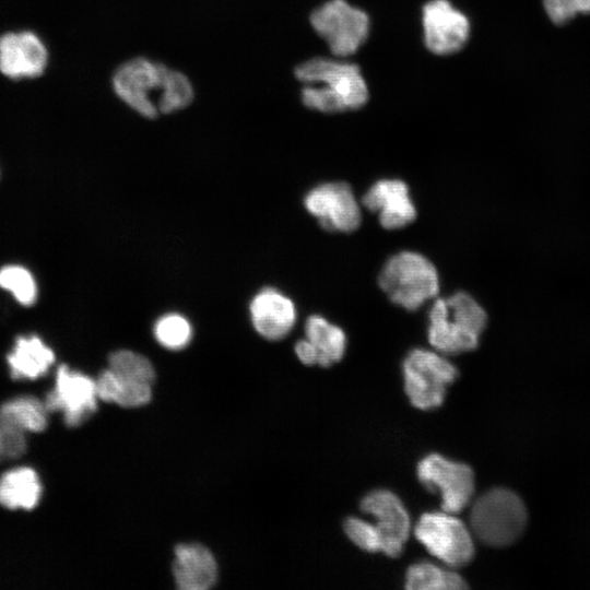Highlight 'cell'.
Returning a JSON list of instances; mask_svg holds the SVG:
<instances>
[{
    "instance_id": "20",
    "label": "cell",
    "mask_w": 590,
    "mask_h": 590,
    "mask_svg": "<svg viewBox=\"0 0 590 590\" xmlns=\"http://www.w3.org/2000/svg\"><path fill=\"white\" fill-rule=\"evenodd\" d=\"M42 496V484L37 473L30 468H19L0 479V504L8 509L31 510Z\"/></svg>"
},
{
    "instance_id": "31",
    "label": "cell",
    "mask_w": 590,
    "mask_h": 590,
    "mask_svg": "<svg viewBox=\"0 0 590 590\" xmlns=\"http://www.w3.org/2000/svg\"><path fill=\"white\" fill-rule=\"evenodd\" d=\"M0 460H3L1 434H0Z\"/></svg>"
},
{
    "instance_id": "14",
    "label": "cell",
    "mask_w": 590,
    "mask_h": 590,
    "mask_svg": "<svg viewBox=\"0 0 590 590\" xmlns=\"http://www.w3.org/2000/svg\"><path fill=\"white\" fill-rule=\"evenodd\" d=\"M362 203L378 214L379 223L386 229L404 227L416 217L409 187L400 179L376 181L363 196Z\"/></svg>"
},
{
    "instance_id": "21",
    "label": "cell",
    "mask_w": 590,
    "mask_h": 590,
    "mask_svg": "<svg viewBox=\"0 0 590 590\" xmlns=\"http://www.w3.org/2000/svg\"><path fill=\"white\" fill-rule=\"evenodd\" d=\"M98 399L114 402L125 408H138L151 400L152 386L132 381L116 375L111 369L104 370L96 380Z\"/></svg>"
},
{
    "instance_id": "30",
    "label": "cell",
    "mask_w": 590,
    "mask_h": 590,
    "mask_svg": "<svg viewBox=\"0 0 590 590\" xmlns=\"http://www.w3.org/2000/svg\"><path fill=\"white\" fill-rule=\"evenodd\" d=\"M3 460L17 459L26 450L25 433L19 428L0 424Z\"/></svg>"
},
{
    "instance_id": "24",
    "label": "cell",
    "mask_w": 590,
    "mask_h": 590,
    "mask_svg": "<svg viewBox=\"0 0 590 590\" xmlns=\"http://www.w3.org/2000/svg\"><path fill=\"white\" fill-rule=\"evenodd\" d=\"M193 98L194 90L187 75L168 68L157 105L160 114L168 115L185 109Z\"/></svg>"
},
{
    "instance_id": "8",
    "label": "cell",
    "mask_w": 590,
    "mask_h": 590,
    "mask_svg": "<svg viewBox=\"0 0 590 590\" xmlns=\"http://www.w3.org/2000/svg\"><path fill=\"white\" fill-rule=\"evenodd\" d=\"M417 476L430 492L440 494L444 511L457 515L473 497L474 473L468 464L430 453L418 462Z\"/></svg>"
},
{
    "instance_id": "13",
    "label": "cell",
    "mask_w": 590,
    "mask_h": 590,
    "mask_svg": "<svg viewBox=\"0 0 590 590\" xmlns=\"http://www.w3.org/2000/svg\"><path fill=\"white\" fill-rule=\"evenodd\" d=\"M48 51L33 32L7 33L0 37V72L10 79L36 78L43 74Z\"/></svg>"
},
{
    "instance_id": "25",
    "label": "cell",
    "mask_w": 590,
    "mask_h": 590,
    "mask_svg": "<svg viewBox=\"0 0 590 590\" xmlns=\"http://www.w3.org/2000/svg\"><path fill=\"white\" fill-rule=\"evenodd\" d=\"M108 361L109 369L119 377L153 385L155 371L145 356L129 350H120L111 353Z\"/></svg>"
},
{
    "instance_id": "23",
    "label": "cell",
    "mask_w": 590,
    "mask_h": 590,
    "mask_svg": "<svg viewBox=\"0 0 590 590\" xmlns=\"http://www.w3.org/2000/svg\"><path fill=\"white\" fill-rule=\"evenodd\" d=\"M467 587L459 574L429 562L411 565L405 575V589L409 590H462Z\"/></svg>"
},
{
    "instance_id": "6",
    "label": "cell",
    "mask_w": 590,
    "mask_h": 590,
    "mask_svg": "<svg viewBox=\"0 0 590 590\" xmlns=\"http://www.w3.org/2000/svg\"><path fill=\"white\" fill-rule=\"evenodd\" d=\"M310 24L335 57L355 54L368 37L366 12L345 0H330L310 13Z\"/></svg>"
},
{
    "instance_id": "2",
    "label": "cell",
    "mask_w": 590,
    "mask_h": 590,
    "mask_svg": "<svg viewBox=\"0 0 590 590\" xmlns=\"http://www.w3.org/2000/svg\"><path fill=\"white\" fill-rule=\"evenodd\" d=\"M378 283L390 300L406 310H416L439 292L436 267L422 253L401 251L384 264Z\"/></svg>"
},
{
    "instance_id": "11",
    "label": "cell",
    "mask_w": 590,
    "mask_h": 590,
    "mask_svg": "<svg viewBox=\"0 0 590 590\" xmlns=\"http://www.w3.org/2000/svg\"><path fill=\"white\" fill-rule=\"evenodd\" d=\"M422 23L426 48L439 56L451 55L464 47L470 22L448 0H430L423 5Z\"/></svg>"
},
{
    "instance_id": "27",
    "label": "cell",
    "mask_w": 590,
    "mask_h": 590,
    "mask_svg": "<svg viewBox=\"0 0 590 590\" xmlns=\"http://www.w3.org/2000/svg\"><path fill=\"white\" fill-rule=\"evenodd\" d=\"M154 334L158 343L169 350H180L191 340L190 322L179 314H167L154 326Z\"/></svg>"
},
{
    "instance_id": "16",
    "label": "cell",
    "mask_w": 590,
    "mask_h": 590,
    "mask_svg": "<svg viewBox=\"0 0 590 590\" xmlns=\"http://www.w3.org/2000/svg\"><path fill=\"white\" fill-rule=\"evenodd\" d=\"M427 337L430 345L446 355L472 351L480 339L450 312L445 298L436 299L429 309Z\"/></svg>"
},
{
    "instance_id": "15",
    "label": "cell",
    "mask_w": 590,
    "mask_h": 590,
    "mask_svg": "<svg viewBox=\"0 0 590 590\" xmlns=\"http://www.w3.org/2000/svg\"><path fill=\"white\" fill-rule=\"evenodd\" d=\"M250 317L256 331L268 340L286 337L296 321V308L291 298L275 288L260 291L250 303Z\"/></svg>"
},
{
    "instance_id": "7",
    "label": "cell",
    "mask_w": 590,
    "mask_h": 590,
    "mask_svg": "<svg viewBox=\"0 0 590 590\" xmlns=\"http://www.w3.org/2000/svg\"><path fill=\"white\" fill-rule=\"evenodd\" d=\"M414 534L433 556L449 567L464 566L474 556L473 533L455 514L444 510L423 514Z\"/></svg>"
},
{
    "instance_id": "10",
    "label": "cell",
    "mask_w": 590,
    "mask_h": 590,
    "mask_svg": "<svg viewBox=\"0 0 590 590\" xmlns=\"http://www.w3.org/2000/svg\"><path fill=\"white\" fill-rule=\"evenodd\" d=\"M96 381L62 365L57 370L56 385L45 400L48 412L61 411L68 426L82 424L97 408Z\"/></svg>"
},
{
    "instance_id": "9",
    "label": "cell",
    "mask_w": 590,
    "mask_h": 590,
    "mask_svg": "<svg viewBox=\"0 0 590 590\" xmlns=\"http://www.w3.org/2000/svg\"><path fill=\"white\" fill-rule=\"evenodd\" d=\"M304 204L328 232L351 233L361 225L359 204L351 187L343 181L316 186L305 196Z\"/></svg>"
},
{
    "instance_id": "22",
    "label": "cell",
    "mask_w": 590,
    "mask_h": 590,
    "mask_svg": "<svg viewBox=\"0 0 590 590\" xmlns=\"http://www.w3.org/2000/svg\"><path fill=\"white\" fill-rule=\"evenodd\" d=\"M48 410L44 402L33 397H21L5 402L0 408V424L27 432L46 428Z\"/></svg>"
},
{
    "instance_id": "1",
    "label": "cell",
    "mask_w": 590,
    "mask_h": 590,
    "mask_svg": "<svg viewBox=\"0 0 590 590\" xmlns=\"http://www.w3.org/2000/svg\"><path fill=\"white\" fill-rule=\"evenodd\" d=\"M295 76L305 85L303 104L321 113L358 109L369 97L359 67L354 63L316 57L296 67Z\"/></svg>"
},
{
    "instance_id": "17",
    "label": "cell",
    "mask_w": 590,
    "mask_h": 590,
    "mask_svg": "<svg viewBox=\"0 0 590 590\" xmlns=\"http://www.w3.org/2000/svg\"><path fill=\"white\" fill-rule=\"evenodd\" d=\"M173 574L179 589L205 590L216 581V562L200 544H180L175 550Z\"/></svg>"
},
{
    "instance_id": "28",
    "label": "cell",
    "mask_w": 590,
    "mask_h": 590,
    "mask_svg": "<svg viewBox=\"0 0 590 590\" xmlns=\"http://www.w3.org/2000/svg\"><path fill=\"white\" fill-rule=\"evenodd\" d=\"M344 532L359 548L369 553L381 552V538L374 523L351 517L344 522Z\"/></svg>"
},
{
    "instance_id": "12",
    "label": "cell",
    "mask_w": 590,
    "mask_h": 590,
    "mask_svg": "<svg viewBox=\"0 0 590 590\" xmlns=\"http://www.w3.org/2000/svg\"><path fill=\"white\" fill-rule=\"evenodd\" d=\"M361 509L375 519L381 552L390 557L399 556L411 529L409 514L399 497L386 489L373 491L362 499Z\"/></svg>"
},
{
    "instance_id": "26",
    "label": "cell",
    "mask_w": 590,
    "mask_h": 590,
    "mask_svg": "<svg viewBox=\"0 0 590 590\" xmlns=\"http://www.w3.org/2000/svg\"><path fill=\"white\" fill-rule=\"evenodd\" d=\"M0 287L9 291L15 299L31 306L37 298V285L33 274L22 266H5L0 269Z\"/></svg>"
},
{
    "instance_id": "4",
    "label": "cell",
    "mask_w": 590,
    "mask_h": 590,
    "mask_svg": "<svg viewBox=\"0 0 590 590\" xmlns=\"http://www.w3.org/2000/svg\"><path fill=\"white\" fill-rule=\"evenodd\" d=\"M405 393L413 406L432 410L442 404L458 369L438 352L414 349L402 364Z\"/></svg>"
},
{
    "instance_id": "5",
    "label": "cell",
    "mask_w": 590,
    "mask_h": 590,
    "mask_svg": "<svg viewBox=\"0 0 590 590\" xmlns=\"http://www.w3.org/2000/svg\"><path fill=\"white\" fill-rule=\"evenodd\" d=\"M167 70L163 63L135 57L116 69L111 86L129 108L144 118L154 119L160 115L157 105Z\"/></svg>"
},
{
    "instance_id": "18",
    "label": "cell",
    "mask_w": 590,
    "mask_h": 590,
    "mask_svg": "<svg viewBox=\"0 0 590 590\" xmlns=\"http://www.w3.org/2000/svg\"><path fill=\"white\" fill-rule=\"evenodd\" d=\"M54 362V352L36 335L17 338L8 355L14 379H37L49 370Z\"/></svg>"
},
{
    "instance_id": "29",
    "label": "cell",
    "mask_w": 590,
    "mask_h": 590,
    "mask_svg": "<svg viewBox=\"0 0 590 590\" xmlns=\"http://www.w3.org/2000/svg\"><path fill=\"white\" fill-rule=\"evenodd\" d=\"M550 20L557 25L568 23L578 14L590 13V0H543Z\"/></svg>"
},
{
    "instance_id": "3",
    "label": "cell",
    "mask_w": 590,
    "mask_h": 590,
    "mask_svg": "<svg viewBox=\"0 0 590 590\" xmlns=\"http://www.w3.org/2000/svg\"><path fill=\"white\" fill-rule=\"evenodd\" d=\"M527 522L521 499L506 488H493L475 499L470 511V528L482 543L505 546L519 538Z\"/></svg>"
},
{
    "instance_id": "19",
    "label": "cell",
    "mask_w": 590,
    "mask_h": 590,
    "mask_svg": "<svg viewBox=\"0 0 590 590\" xmlns=\"http://www.w3.org/2000/svg\"><path fill=\"white\" fill-rule=\"evenodd\" d=\"M305 339L316 355V365L329 367L341 361L346 349L344 331L320 315H311L305 322Z\"/></svg>"
}]
</instances>
